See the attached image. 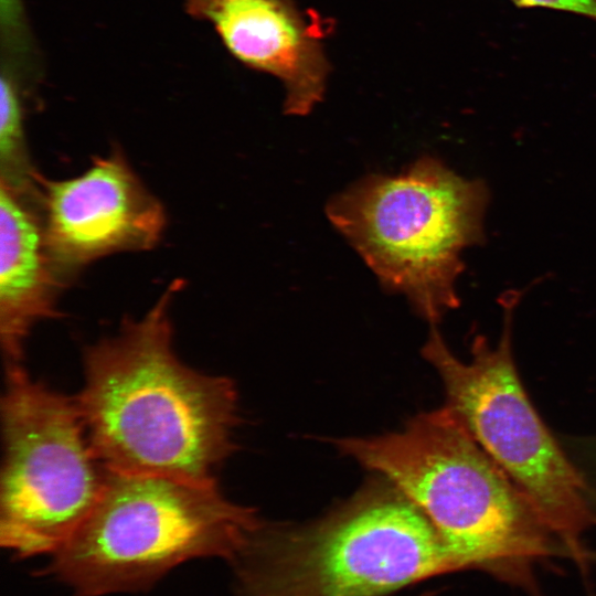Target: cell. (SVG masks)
<instances>
[{
	"label": "cell",
	"instance_id": "1",
	"mask_svg": "<svg viewBox=\"0 0 596 596\" xmlns=\"http://www.w3.org/2000/svg\"><path fill=\"white\" fill-rule=\"evenodd\" d=\"M174 281L138 320L84 352L75 398L92 447L114 472L216 481L233 450L237 395L231 380L184 364L172 342Z\"/></svg>",
	"mask_w": 596,
	"mask_h": 596
},
{
	"label": "cell",
	"instance_id": "2",
	"mask_svg": "<svg viewBox=\"0 0 596 596\" xmlns=\"http://www.w3.org/2000/svg\"><path fill=\"white\" fill-rule=\"evenodd\" d=\"M338 446L426 515L458 570L521 578L532 562L553 553L555 536L446 405L402 432Z\"/></svg>",
	"mask_w": 596,
	"mask_h": 596
},
{
	"label": "cell",
	"instance_id": "3",
	"mask_svg": "<svg viewBox=\"0 0 596 596\" xmlns=\"http://www.w3.org/2000/svg\"><path fill=\"white\" fill-rule=\"evenodd\" d=\"M263 525L216 481L109 470L94 509L43 574L75 596L145 592L188 561L232 562Z\"/></svg>",
	"mask_w": 596,
	"mask_h": 596
},
{
	"label": "cell",
	"instance_id": "4",
	"mask_svg": "<svg viewBox=\"0 0 596 596\" xmlns=\"http://www.w3.org/2000/svg\"><path fill=\"white\" fill-rule=\"evenodd\" d=\"M387 483L308 525L264 524L231 562L236 596H385L458 570L426 515Z\"/></svg>",
	"mask_w": 596,
	"mask_h": 596
},
{
	"label": "cell",
	"instance_id": "5",
	"mask_svg": "<svg viewBox=\"0 0 596 596\" xmlns=\"http://www.w3.org/2000/svg\"><path fill=\"white\" fill-rule=\"evenodd\" d=\"M489 193L424 156L397 175L370 174L327 205L334 227L389 291L436 323L459 306L461 252L483 238Z\"/></svg>",
	"mask_w": 596,
	"mask_h": 596
},
{
	"label": "cell",
	"instance_id": "6",
	"mask_svg": "<svg viewBox=\"0 0 596 596\" xmlns=\"http://www.w3.org/2000/svg\"><path fill=\"white\" fill-rule=\"evenodd\" d=\"M517 291L502 296L497 344L479 334L462 361L435 328L423 348L439 374L448 406L473 439L513 481L551 533L583 558L585 532L596 524L586 483L529 397L512 344Z\"/></svg>",
	"mask_w": 596,
	"mask_h": 596
},
{
	"label": "cell",
	"instance_id": "7",
	"mask_svg": "<svg viewBox=\"0 0 596 596\" xmlns=\"http://www.w3.org/2000/svg\"><path fill=\"white\" fill-rule=\"evenodd\" d=\"M0 542L18 558L53 555L94 509L109 470L94 451L75 398L6 369Z\"/></svg>",
	"mask_w": 596,
	"mask_h": 596
},
{
	"label": "cell",
	"instance_id": "8",
	"mask_svg": "<svg viewBox=\"0 0 596 596\" xmlns=\"http://www.w3.org/2000/svg\"><path fill=\"white\" fill-rule=\"evenodd\" d=\"M40 185L47 251L64 280L113 253L150 249L164 231L162 204L119 149L77 177H41Z\"/></svg>",
	"mask_w": 596,
	"mask_h": 596
},
{
	"label": "cell",
	"instance_id": "9",
	"mask_svg": "<svg viewBox=\"0 0 596 596\" xmlns=\"http://www.w3.org/2000/svg\"><path fill=\"white\" fill-rule=\"evenodd\" d=\"M245 66L279 79L288 115H308L323 98L330 65L321 33L292 0H184Z\"/></svg>",
	"mask_w": 596,
	"mask_h": 596
},
{
	"label": "cell",
	"instance_id": "10",
	"mask_svg": "<svg viewBox=\"0 0 596 596\" xmlns=\"http://www.w3.org/2000/svg\"><path fill=\"white\" fill-rule=\"evenodd\" d=\"M63 284L47 251L41 203L0 183V338L6 369L21 365L31 329L55 317Z\"/></svg>",
	"mask_w": 596,
	"mask_h": 596
},
{
	"label": "cell",
	"instance_id": "11",
	"mask_svg": "<svg viewBox=\"0 0 596 596\" xmlns=\"http://www.w3.org/2000/svg\"><path fill=\"white\" fill-rule=\"evenodd\" d=\"M0 79V183L40 201L42 175L29 156L20 89L10 72L2 71Z\"/></svg>",
	"mask_w": 596,
	"mask_h": 596
},
{
	"label": "cell",
	"instance_id": "12",
	"mask_svg": "<svg viewBox=\"0 0 596 596\" xmlns=\"http://www.w3.org/2000/svg\"><path fill=\"white\" fill-rule=\"evenodd\" d=\"M577 465L596 507V435L584 436L577 449Z\"/></svg>",
	"mask_w": 596,
	"mask_h": 596
},
{
	"label": "cell",
	"instance_id": "13",
	"mask_svg": "<svg viewBox=\"0 0 596 596\" xmlns=\"http://www.w3.org/2000/svg\"><path fill=\"white\" fill-rule=\"evenodd\" d=\"M520 7L546 8L579 14L596 21V0H512Z\"/></svg>",
	"mask_w": 596,
	"mask_h": 596
},
{
	"label": "cell",
	"instance_id": "14",
	"mask_svg": "<svg viewBox=\"0 0 596 596\" xmlns=\"http://www.w3.org/2000/svg\"><path fill=\"white\" fill-rule=\"evenodd\" d=\"M0 13L2 31L9 41L17 42L24 30L21 0H0Z\"/></svg>",
	"mask_w": 596,
	"mask_h": 596
},
{
	"label": "cell",
	"instance_id": "15",
	"mask_svg": "<svg viewBox=\"0 0 596 596\" xmlns=\"http://www.w3.org/2000/svg\"><path fill=\"white\" fill-rule=\"evenodd\" d=\"M423 596H426V595H423Z\"/></svg>",
	"mask_w": 596,
	"mask_h": 596
}]
</instances>
